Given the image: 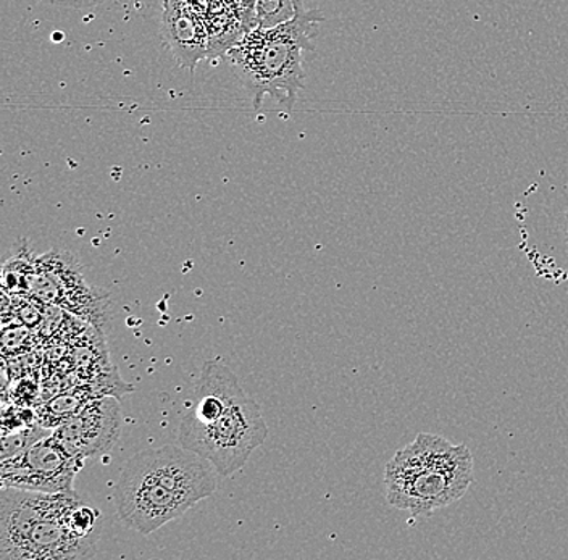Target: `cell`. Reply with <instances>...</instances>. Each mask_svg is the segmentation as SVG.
I'll return each mask as SVG.
<instances>
[{
  "instance_id": "obj_16",
  "label": "cell",
  "mask_w": 568,
  "mask_h": 560,
  "mask_svg": "<svg viewBox=\"0 0 568 560\" xmlns=\"http://www.w3.org/2000/svg\"><path fill=\"white\" fill-rule=\"evenodd\" d=\"M566 236H567V243H568V208L566 212Z\"/></svg>"
},
{
  "instance_id": "obj_4",
  "label": "cell",
  "mask_w": 568,
  "mask_h": 560,
  "mask_svg": "<svg viewBox=\"0 0 568 560\" xmlns=\"http://www.w3.org/2000/svg\"><path fill=\"white\" fill-rule=\"evenodd\" d=\"M77 496L49 495L2 487L0 560H71L94 558L98 542L71 527Z\"/></svg>"
},
{
  "instance_id": "obj_14",
  "label": "cell",
  "mask_w": 568,
  "mask_h": 560,
  "mask_svg": "<svg viewBox=\"0 0 568 560\" xmlns=\"http://www.w3.org/2000/svg\"><path fill=\"white\" fill-rule=\"evenodd\" d=\"M30 336L31 333L28 326H18L12 332L6 328V332H3V350L6 353H17L20 347L27 346Z\"/></svg>"
},
{
  "instance_id": "obj_2",
  "label": "cell",
  "mask_w": 568,
  "mask_h": 560,
  "mask_svg": "<svg viewBox=\"0 0 568 560\" xmlns=\"http://www.w3.org/2000/svg\"><path fill=\"white\" fill-rule=\"evenodd\" d=\"M322 21L318 10H305L278 27L254 28L230 49L231 69L255 110L265 98L294 108L304 86V55L314 51Z\"/></svg>"
},
{
  "instance_id": "obj_13",
  "label": "cell",
  "mask_w": 568,
  "mask_h": 560,
  "mask_svg": "<svg viewBox=\"0 0 568 560\" xmlns=\"http://www.w3.org/2000/svg\"><path fill=\"white\" fill-rule=\"evenodd\" d=\"M52 428L44 427V425H28L24 430L17 431V434H10L3 436L2 439V460L16 457L18 454L27 451L28 448L34 445V442L41 441V439L48 438L52 435Z\"/></svg>"
},
{
  "instance_id": "obj_9",
  "label": "cell",
  "mask_w": 568,
  "mask_h": 560,
  "mask_svg": "<svg viewBox=\"0 0 568 560\" xmlns=\"http://www.w3.org/2000/svg\"><path fill=\"white\" fill-rule=\"evenodd\" d=\"M163 34L184 69L194 70L199 60L207 55V28L183 0H165Z\"/></svg>"
},
{
  "instance_id": "obj_8",
  "label": "cell",
  "mask_w": 568,
  "mask_h": 560,
  "mask_svg": "<svg viewBox=\"0 0 568 560\" xmlns=\"http://www.w3.org/2000/svg\"><path fill=\"white\" fill-rule=\"evenodd\" d=\"M122 430L119 398L104 396L84 404L83 409L65 418L52 435L70 456L80 460L98 459L112 451Z\"/></svg>"
},
{
  "instance_id": "obj_3",
  "label": "cell",
  "mask_w": 568,
  "mask_h": 560,
  "mask_svg": "<svg viewBox=\"0 0 568 560\" xmlns=\"http://www.w3.org/2000/svg\"><path fill=\"white\" fill-rule=\"evenodd\" d=\"M474 481V456L467 445L418 434L386 464V501L414 516H432L464 498Z\"/></svg>"
},
{
  "instance_id": "obj_12",
  "label": "cell",
  "mask_w": 568,
  "mask_h": 560,
  "mask_svg": "<svg viewBox=\"0 0 568 560\" xmlns=\"http://www.w3.org/2000/svg\"><path fill=\"white\" fill-rule=\"evenodd\" d=\"M33 273L34 261H28L24 257L12 258L3 268V291L12 296H27L30 293Z\"/></svg>"
},
{
  "instance_id": "obj_11",
  "label": "cell",
  "mask_w": 568,
  "mask_h": 560,
  "mask_svg": "<svg viewBox=\"0 0 568 560\" xmlns=\"http://www.w3.org/2000/svg\"><path fill=\"white\" fill-rule=\"evenodd\" d=\"M304 0H255V23L273 28L305 12Z\"/></svg>"
},
{
  "instance_id": "obj_5",
  "label": "cell",
  "mask_w": 568,
  "mask_h": 560,
  "mask_svg": "<svg viewBox=\"0 0 568 560\" xmlns=\"http://www.w3.org/2000/svg\"><path fill=\"white\" fill-rule=\"evenodd\" d=\"M268 427L261 407L247 395L234 400L207 424H180L178 430L180 445L207 459L222 477L243 469L251 454L264 445Z\"/></svg>"
},
{
  "instance_id": "obj_1",
  "label": "cell",
  "mask_w": 568,
  "mask_h": 560,
  "mask_svg": "<svg viewBox=\"0 0 568 560\" xmlns=\"http://www.w3.org/2000/svg\"><path fill=\"white\" fill-rule=\"evenodd\" d=\"M216 475L207 459L183 446L138 452L124 464L116 481V516L138 533L151 534L211 498Z\"/></svg>"
},
{
  "instance_id": "obj_7",
  "label": "cell",
  "mask_w": 568,
  "mask_h": 560,
  "mask_svg": "<svg viewBox=\"0 0 568 560\" xmlns=\"http://www.w3.org/2000/svg\"><path fill=\"white\" fill-rule=\"evenodd\" d=\"M83 460L70 456L53 435L34 442L27 451L2 460V487L77 496L73 483Z\"/></svg>"
},
{
  "instance_id": "obj_15",
  "label": "cell",
  "mask_w": 568,
  "mask_h": 560,
  "mask_svg": "<svg viewBox=\"0 0 568 560\" xmlns=\"http://www.w3.org/2000/svg\"><path fill=\"white\" fill-rule=\"evenodd\" d=\"M39 2L55 3V6L70 7V9H87V7L101 6L106 0H39Z\"/></svg>"
},
{
  "instance_id": "obj_6",
  "label": "cell",
  "mask_w": 568,
  "mask_h": 560,
  "mask_svg": "<svg viewBox=\"0 0 568 560\" xmlns=\"http://www.w3.org/2000/svg\"><path fill=\"white\" fill-rule=\"evenodd\" d=\"M28 296L45 306L65 308L99 332L112 317L109 294L88 285L80 262L67 251H51L36 258Z\"/></svg>"
},
{
  "instance_id": "obj_10",
  "label": "cell",
  "mask_w": 568,
  "mask_h": 560,
  "mask_svg": "<svg viewBox=\"0 0 568 560\" xmlns=\"http://www.w3.org/2000/svg\"><path fill=\"white\" fill-rule=\"evenodd\" d=\"M92 399H95V395L94 391H92L91 385L77 393H65V395L57 396V398L49 400L44 406V410L39 414V416L45 418V420L41 421V425L52 428L53 418V420H55V427H59L65 418L83 409L84 404H88L89 400Z\"/></svg>"
}]
</instances>
